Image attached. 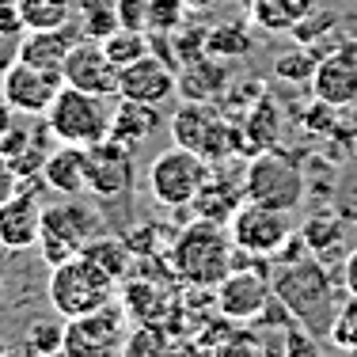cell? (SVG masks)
I'll return each mask as SVG.
<instances>
[{"mask_svg":"<svg viewBox=\"0 0 357 357\" xmlns=\"http://www.w3.org/2000/svg\"><path fill=\"white\" fill-rule=\"evenodd\" d=\"M274 296L289 308L301 327H308L316 338L327 342L331 335V323H335V312H338V293H335V282H331L327 266L316 259V255H301V259H289V262H278L274 278Z\"/></svg>","mask_w":357,"mask_h":357,"instance_id":"1","label":"cell"},{"mask_svg":"<svg viewBox=\"0 0 357 357\" xmlns=\"http://www.w3.org/2000/svg\"><path fill=\"white\" fill-rule=\"evenodd\" d=\"M172 274L190 289H217L236 270V243L228 225L217 220H190L172 240Z\"/></svg>","mask_w":357,"mask_h":357,"instance_id":"2","label":"cell"},{"mask_svg":"<svg viewBox=\"0 0 357 357\" xmlns=\"http://www.w3.org/2000/svg\"><path fill=\"white\" fill-rule=\"evenodd\" d=\"M50 304L61 319H76V316H88V312H99L107 304H114L118 296V282L107 274L99 262H91L88 255H73L69 262L50 270Z\"/></svg>","mask_w":357,"mask_h":357,"instance_id":"3","label":"cell"},{"mask_svg":"<svg viewBox=\"0 0 357 357\" xmlns=\"http://www.w3.org/2000/svg\"><path fill=\"white\" fill-rule=\"evenodd\" d=\"M172 141L206 156L209 164L232 160L236 149L248 152L243 126H236L217 103H190V99H183V107L172 114Z\"/></svg>","mask_w":357,"mask_h":357,"instance_id":"4","label":"cell"},{"mask_svg":"<svg viewBox=\"0 0 357 357\" xmlns=\"http://www.w3.org/2000/svg\"><path fill=\"white\" fill-rule=\"evenodd\" d=\"M243 186H248V202L296 213L304 206V172L289 152L282 149H259L243 164Z\"/></svg>","mask_w":357,"mask_h":357,"instance_id":"5","label":"cell"},{"mask_svg":"<svg viewBox=\"0 0 357 357\" xmlns=\"http://www.w3.org/2000/svg\"><path fill=\"white\" fill-rule=\"evenodd\" d=\"M209 172H213V164L206 156L172 144L149 164V194L160 209H190Z\"/></svg>","mask_w":357,"mask_h":357,"instance_id":"6","label":"cell"},{"mask_svg":"<svg viewBox=\"0 0 357 357\" xmlns=\"http://www.w3.org/2000/svg\"><path fill=\"white\" fill-rule=\"evenodd\" d=\"M46 122L54 130V141L61 144H99L110 137V107L103 96H91V91H80V88H69L65 84L57 91L54 107L46 110Z\"/></svg>","mask_w":357,"mask_h":357,"instance_id":"7","label":"cell"},{"mask_svg":"<svg viewBox=\"0 0 357 357\" xmlns=\"http://www.w3.org/2000/svg\"><path fill=\"white\" fill-rule=\"evenodd\" d=\"M289 217L293 213L259 206V202H243L232 213V220H228L236 251L248 255V259H274V255L293 240V220Z\"/></svg>","mask_w":357,"mask_h":357,"instance_id":"8","label":"cell"},{"mask_svg":"<svg viewBox=\"0 0 357 357\" xmlns=\"http://www.w3.org/2000/svg\"><path fill=\"white\" fill-rule=\"evenodd\" d=\"M126 308L122 304H107L99 312L88 316L65 319V338H61V354L65 357H114L122 354L126 342Z\"/></svg>","mask_w":357,"mask_h":357,"instance_id":"9","label":"cell"},{"mask_svg":"<svg viewBox=\"0 0 357 357\" xmlns=\"http://www.w3.org/2000/svg\"><path fill=\"white\" fill-rule=\"evenodd\" d=\"M61 88H65L61 73L35 69V65H27V61H15L0 73V99H4L15 114H27V118H46V110L54 107V99Z\"/></svg>","mask_w":357,"mask_h":357,"instance_id":"10","label":"cell"},{"mask_svg":"<svg viewBox=\"0 0 357 357\" xmlns=\"http://www.w3.org/2000/svg\"><path fill=\"white\" fill-rule=\"evenodd\" d=\"M270 301H274V285H270L266 270H255V266H236L232 274L213 289L217 316L240 323V327L259 319Z\"/></svg>","mask_w":357,"mask_h":357,"instance_id":"11","label":"cell"},{"mask_svg":"<svg viewBox=\"0 0 357 357\" xmlns=\"http://www.w3.org/2000/svg\"><path fill=\"white\" fill-rule=\"evenodd\" d=\"M133 149L114 137L88 144V194L99 202H114L126 198L133 190Z\"/></svg>","mask_w":357,"mask_h":357,"instance_id":"12","label":"cell"},{"mask_svg":"<svg viewBox=\"0 0 357 357\" xmlns=\"http://www.w3.org/2000/svg\"><path fill=\"white\" fill-rule=\"evenodd\" d=\"M38 178L42 175L20 178V190L0 206V248L8 251L38 248V236H42V202L35 190Z\"/></svg>","mask_w":357,"mask_h":357,"instance_id":"13","label":"cell"},{"mask_svg":"<svg viewBox=\"0 0 357 357\" xmlns=\"http://www.w3.org/2000/svg\"><path fill=\"white\" fill-rule=\"evenodd\" d=\"M312 96L331 107H354L357 103V42L346 38L331 54L319 57L316 76H312Z\"/></svg>","mask_w":357,"mask_h":357,"instance_id":"14","label":"cell"},{"mask_svg":"<svg viewBox=\"0 0 357 357\" xmlns=\"http://www.w3.org/2000/svg\"><path fill=\"white\" fill-rule=\"evenodd\" d=\"M118 65L107 57V50H103V42H96V38H80L73 46V54H69V61H65V84L69 88H80V91H91V96H118Z\"/></svg>","mask_w":357,"mask_h":357,"instance_id":"15","label":"cell"},{"mask_svg":"<svg viewBox=\"0 0 357 357\" xmlns=\"http://www.w3.org/2000/svg\"><path fill=\"white\" fill-rule=\"evenodd\" d=\"M172 96H178V73L156 54H144L141 61L126 65L118 73V99H137V103L164 107Z\"/></svg>","mask_w":357,"mask_h":357,"instance_id":"16","label":"cell"},{"mask_svg":"<svg viewBox=\"0 0 357 357\" xmlns=\"http://www.w3.org/2000/svg\"><path fill=\"white\" fill-rule=\"evenodd\" d=\"M248 202V186H243V167H236V172H228V160H220L213 164V172H209L206 186L198 190V198H194V217H206V220H217V225H228L232 213Z\"/></svg>","mask_w":357,"mask_h":357,"instance_id":"17","label":"cell"},{"mask_svg":"<svg viewBox=\"0 0 357 357\" xmlns=\"http://www.w3.org/2000/svg\"><path fill=\"white\" fill-rule=\"evenodd\" d=\"M42 232L54 236V240L69 243L73 251H84L96 236H103V220L88 206V202H54V206H42Z\"/></svg>","mask_w":357,"mask_h":357,"instance_id":"18","label":"cell"},{"mask_svg":"<svg viewBox=\"0 0 357 357\" xmlns=\"http://www.w3.org/2000/svg\"><path fill=\"white\" fill-rule=\"evenodd\" d=\"M50 137H54V130H50L46 118H42V126H35V130H27V126H12V130L0 137V152H4V160L12 164L15 178L42 175L46 156L54 152L50 149Z\"/></svg>","mask_w":357,"mask_h":357,"instance_id":"19","label":"cell"},{"mask_svg":"<svg viewBox=\"0 0 357 357\" xmlns=\"http://www.w3.org/2000/svg\"><path fill=\"white\" fill-rule=\"evenodd\" d=\"M80 27L69 23V27H54V31H27L23 35V46H20V61L35 65V69H46V73H61L65 61H69L73 46L80 42Z\"/></svg>","mask_w":357,"mask_h":357,"instance_id":"20","label":"cell"},{"mask_svg":"<svg viewBox=\"0 0 357 357\" xmlns=\"http://www.w3.org/2000/svg\"><path fill=\"white\" fill-rule=\"evenodd\" d=\"M228 65L213 54H202L194 61L178 65V96L190 99V103H217L220 96L228 91Z\"/></svg>","mask_w":357,"mask_h":357,"instance_id":"21","label":"cell"},{"mask_svg":"<svg viewBox=\"0 0 357 357\" xmlns=\"http://www.w3.org/2000/svg\"><path fill=\"white\" fill-rule=\"evenodd\" d=\"M42 178L54 194L61 198H80L88 194V149L80 144H61L46 156V167H42Z\"/></svg>","mask_w":357,"mask_h":357,"instance_id":"22","label":"cell"},{"mask_svg":"<svg viewBox=\"0 0 357 357\" xmlns=\"http://www.w3.org/2000/svg\"><path fill=\"white\" fill-rule=\"evenodd\" d=\"M301 240H304V248L323 262V266H331V262H338V259L346 262V255H350V248H346L342 217L327 213V209H323V213H312L308 220H304V225H301Z\"/></svg>","mask_w":357,"mask_h":357,"instance_id":"23","label":"cell"},{"mask_svg":"<svg viewBox=\"0 0 357 357\" xmlns=\"http://www.w3.org/2000/svg\"><path fill=\"white\" fill-rule=\"evenodd\" d=\"M164 126L160 107L152 103H137V99H118V107L110 110V137L137 149L141 141H149L152 133Z\"/></svg>","mask_w":357,"mask_h":357,"instance_id":"24","label":"cell"},{"mask_svg":"<svg viewBox=\"0 0 357 357\" xmlns=\"http://www.w3.org/2000/svg\"><path fill=\"white\" fill-rule=\"evenodd\" d=\"M278 130H282V110L278 103L262 91L259 99L248 107L243 114V137H248V152H259V149H270L278 141Z\"/></svg>","mask_w":357,"mask_h":357,"instance_id":"25","label":"cell"},{"mask_svg":"<svg viewBox=\"0 0 357 357\" xmlns=\"http://www.w3.org/2000/svg\"><path fill=\"white\" fill-rule=\"evenodd\" d=\"M122 308L130 319L152 323L167 312V293H160V285L144 282V278H130V282L122 285Z\"/></svg>","mask_w":357,"mask_h":357,"instance_id":"26","label":"cell"},{"mask_svg":"<svg viewBox=\"0 0 357 357\" xmlns=\"http://www.w3.org/2000/svg\"><path fill=\"white\" fill-rule=\"evenodd\" d=\"M20 20L27 31H54L69 27L76 20V0H15Z\"/></svg>","mask_w":357,"mask_h":357,"instance_id":"27","label":"cell"},{"mask_svg":"<svg viewBox=\"0 0 357 357\" xmlns=\"http://www.w3.org/2000/svg\"><path fill=\"white\" fill-rule=\"evenodd\" d=\"M312 8L316 0H251V20L266 31H293Z\"/></svg>","mask_w":357,"mask_h":357,"instance_id":"28","label":"cell"},{"mask_svg":"<svg viewBox=\"0 0 357 357\" xmlns=\"http://www.w3.org/2000/svg\"><path fill=\"white\" fill-rule=\"evenodd\" d=\"M76 27L84 38L103 42L110 31H118V0H76Z\"/></svg>","mask_w":357,"mask_h":357,"instance_id":"29","label":"cell"},{"mask_svg":"<svg viewBox=\"0 0 357 357\" xmlns=\"http://www.w3.org/2000/svg\"><path fill=\"white\" fill-rule=\"evenodd\" d=\"M84 255H88L91 262H99V266L107 270L114 282H126L133 270V251L126 240H114V236H96V240L84 248Z\"/></svg>","mask_w":357,"mask_h":357,"instance_id":"30","label":"cell"},{"mask_svg":"<svg viewBox=\"0 0 357 357\" xmlns=\"http://www.w3.org/2000/svg\"><path fill=\"white\" fill-rule=\"evenodd\" d=\"M172 354V335L167 327H160V319L137 323L122 342V357H167Z\"/></svg>","mask_w":357,"mask_h":357,"instance_id":"31","label":"cell"},{"mask_svg":"<svg viewBox=\"0 0 357 357\" xmlns=\"http://www.w3.org/2000/svg\"><path fill=\"white\" fill-rule=\"evenodd\" d=\"M103 50H107V57L118 65V69H126V65L141 61L144 54H152V46H149V31L118 27V31H110V35L103 38Z\"/></svg>","mask_w":357,"mask_h":357,"instance_id":"32","label":"cell"},{"mask_svg":"<svg viewBox=\"0 0 357 357\" xmlns=\"http://www.w3.org/2000/svg\"><path fill=\"white\" fill-rule=\"evenodd\" d=\"M206 54H213V57H240V54H251V35H248V27H240V23H217V27H209V35H206Z\"/></svg>","mask_w":357,"mask_h":357,"instance_id":"33","label":"cell"},{"mask_svg":"<svg viewBox=\"0 0 357 357\" xmlns=\"http://www.w3.org/2000/svg\"><path fill=\"white\" fill-rule=\"evenodd\" d=\"M190 20L186 0H149V35H175Z\"/></svg>","mask_w":357,"mask_h":357,"instance_id":"34","label":"cell"},{"mask_svg":"<svg viewBox=\"0 0 357 357\" xmlns=\"http://www.w3.org/2000/svg\"><path fill=\"white\" fill-rule=\"evenodd\" d=\"M327 342L335 346V350L357 354V296L346 293V301L338 304V312H335V323H331Z\"/></svg>","mask_w":357,"mask_h":357,"instance_id":"35","label":"cell"},{"mask_svg":"<svg viewBox=\"0 0 357 357\" xmlns=\"http://www.w3.org/2000/svg\"><path fill=\"white\" fill-rule=\"evenodd\" d=\"M316 65H319V57L312 54L308 46H301V50H289V54L278 57V61H274V76H278V80H289V84H312Z\"/></svg>","mask_w":357,"mask_h":357,"instance_id":"36","label":"cell"},{"mask_svg":"<svg viewBox=\"0 0 357 357\" xmlns=\"http://www.w3.org/2000/svg\"><path fill=\"white\" fill-rule=\"evenodd\" d=\"M338 27V12H331V8H312L304 20H296V27L289 31L301 46H316L319 38H327L331 31Z\"/></svg>","mask_w":357,"mask_h":357,"instance_id":"37","label":"cell"},{"mask_svg":"<svg viewBox=\"0 0 357 357\" xmlns=\"http://www.w3.org/2000/svg\"><path fill=\"white\" fill-rule=\"evenodd\" d=\"M61 338H65V323H54V319H38L27 327V354L35 357H50V354H61Z\"/></svg>","mask_w":357,"mask_h":357,"instance_id":"38","label":"cell"},{"mask_svg":"<svg viewBox=\"0 0 357 357\" xmlns=\"http://www.w3.org/2000/svg\"><path fill=\"white\" fill-rule=\"evenodd\" d=\"M319 346H323V338H316L308 327H301L296 319L285 327V357H323Z\"/></svg>","mask_w":357,"mask_h":357,"instance_id":"39","label":"cell"},{"mask_svg":"<svg viewBox=\"0 0 357 357\" xmlns=\"http://www.w3.org/2000/svg\"><path fill=\"white\" fill-rule=\"evenodd\" d=\"M262 354H266V350L259 346V338L248 335V331H240V327H236L232 335L217 346V350H209V357H262Z\"/></svg>","mask_w":357,"mask_h":357,"instance_id":"40","label":"cell"},{"mask_svg":"<svg viewBox=\"0 0 357 357\" xmlns=\"http://www.w3.org/2000/svg\"><path fill=\"white\" fill-rule=\"evenodd\" d=\"M338 114H342V107H331V103H323V99H316V103L304 110V130L308 133H335Z\"/></svg>","mask_w":357,"mask_h":357,"instance_id":"41","label":"cell"},{"mask_svg":"<svg viewBox=\"0 0 357 357\" xmlns=\"http://www.w3.org/2000/svg\"><path fill=\"white\" fill-rule=\"evenodd\" d=\"M118 23L133 31H149V0H118Z\"/></svg>","mask_w":357,"mask_h":357,"instance_id":"42","label":"cell"},{"mask_svg":"<svg viewBox=\"0 0 357 357\" xmlns=\"http://www.w3.org/2000/svg\"><path fill=\"white\" fill-rule=\"evenodd\" d=\"M20 46H23V35H15V31H4V27H0V73H4L8 65L20 61Z\"/></svg>","mask_w":357,"mask_h":357,"instance_id":"43","label":"cell"},{"mask_svg":"<svg viewBox=\"0 0 357 357\" xmlns=\"http://www.w3.org/2000/svg\"><path fill=\"white\" fill-rule=\"evenodd\" d=\"M20 190V178H15V172H12V164L4 160V152H0V206H4L12 194Z\"/></svg>","mask_w":357,"mask_h":357,"instance_id":"44","label":"cell"},{"mask_svg":"<svg viewBox=\"0 0 357 357\" xmlns=\"http://www.w3.org/2000/svg\"><path fill=\"white\" fill-rule=\"evenodd\" d=\"M342 285L350 296H357V248H350V255H346V262H342Z\"/></svg>","mask_w":357,"mask_h":357,"instance_id":"45","label":"cell"},{"mask_svg":"<svg viewBox=\"0 0 357 357\" xmlns=\"http://www.w3.org/2000/svg\"><path fill=\"white\" fill-rule=\"evenodd\" d=\"M167 357H209L202 350V342H172V354Z\"/></svg>","mask_w":357,"mask_h":357,"instance_id":"46","label":"cell"},{"mask_svg":"<svg viewBox=\"0 0 357 357\" xmlns=\"http://www.w3.org/2000/svg\"><path fill=\"white\" fill-rule=\"evenodd\" d=\"M12 126H15V110L8 107L4 99H0V137H4V133L12 130Z\"/></svg>","mask_w":357,"mask_h":357,"instance_id":"47","label":"cell"},{"mask_svg":"<svg viewBox=\"0 0 357 357\" xmlns=\"http://www.w3.org/2000/svg\"><path fill=\"white\" fill-rule=\"evenodd\" d=\"M186 4H190V12H209V8H220L228 0H186Z\"/></svg>","mask_w":357,"mask_h":357,"instance_id":"48","label":"cell"},{"mask_svg":"<svg viewBox=\"0 0 357 357\" xmlns=\"http://www.w3.org/2000/svg\"><path fill=\"white\" fill-rule=\"evenodd\" d=\"M0 301H4V274H0Z\"/></svg>","mask_w":357,"mask_h":357,"instance_id":"49","label":"cell"},{"mask_svg":"<svg viewBox=\"0 0 357 357\" xmlns=\"http://www.w3.org/2000/svg\"><path fill=\"white\" fill-rule=\"evenodd\" d=\"M50 357H65V354H50Z\"/></svg>","mask_w":357,"mask_h":357,"instance_id":"50","label":"cell"},{"mask_svg":"<svg viewBox=\"0 0 357 357\" xmlns=\"http://www.w3.org/2000/svg\"><path fill=\"white\" fill-rule=\"evenodd\" d=\"M354 220H357V213H354Z\"/></svg>","mask_w":357,"mask_h":357,"instance_id":"51","label":"cell"},{"mask_svg":"<svg viewBox=\"0 0 357 357\" xmlns=\"http://www.w3.org/2000/svg\"><path fill=\"white\" fill-rule=\"evenodd\" d=\"M0 350H4V346H0Z\"/></svg>","mask_w":357,"mask_h":357,"instance_id":"52","label":"cell"}]
</instances>
